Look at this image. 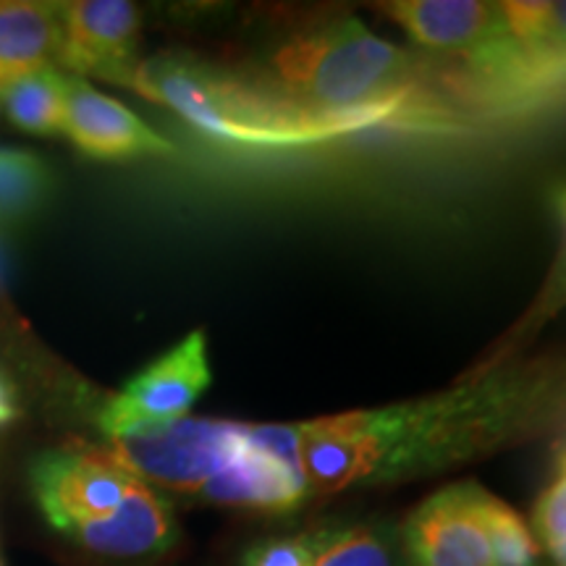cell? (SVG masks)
Returning <instances> with one entry per match:
<instances>
[{
  "label": "cell",
  "mask_w": 566,
  "mask_h": 566,
  "mask_svg": "<svg viewBox=\"0 0 566 566\" xmlns=\"http://www.w3.org/2000/svg\"><path fill=\"white\" fill-rule=\"evenodd\" d=\"M554 409V380L506 367L428 399L300 424L302 470L315 493L412 478L530 433Z\"/></svg>",
  "instance_id": "cell-1"
},
{
  "label": "cell",
  "mask_w": 566,
  "mask_h": 566,
  "mask_svg": "<svg viewBox=\"0 0 566 566\" xmlns=\"http://www.w3.org/2000/svg\"><path fill=\"white\" fill-rule=\"evenodd\" d=\"M59 48V3L0 0V87L34 69L55 66Z\"/></svg>",
  "instance_id": "cell-12"
},
{
  "label": "cell",
  "mask_w": 566,
  "mask_h": 566,
  "mask_svg": "<svg viewBox=\"0 0 566 566\" xmlns=\"http://www.w3.org/2000/svg\"><path fill=\"white\" fill-rule=\"evenodd\" d=\"M480 522H483L493 566H535L541 548L522 516L483 488L480 493Z\"/></svg>",
  "instance_id": "cell-17"
},
{
  "label": "cell",
  "mask_w": 566,
  "mask_h": 566,
  "mask_svg": "<svg viewBox=\"0 0 566 566\" xmlns=\"http://www.w3.org/2000/svg\"><path fill=\"white\" fill-rule=\"evenodd\" d=\"M535 543L543 548L554 566H566V478L564 470L537 495L533 509Z\"/></svg>",
  "instance_id": "cell-18"
},
{
  "label": "cell",
  "mask_w": 566,
  "mask_h": 566,
  "mask_svg": "<svg viewBox=\"0 0 566 566\" xmlns=\"http://www.w3.org/2000/svg\"><path fill=\"white\" fill-rule=\"evenodd\" d=\"M478 483H457L430 495L405 527L412 566H493L480 522Z\"/></svg>",
  "instance_id": "cell-8"
},
{
  "label": "cell",
  "mask_w": 566,
  "mask_h": 566,
  "mask_svg": "<svg viewBox=\"0 0 566 566\" xmlns=\"http://www.w3.org/2000/svg\"><path fill=\"white\" fill-rule=\"evenodd\" d=\"M242 443L244 424L181 417L166 428L113 438L108 454L142 483L200 493Z\"/></svg>",
  "instance_id": "cell-4"
},
{
  "label": "cell",
  "mask_w": 566,
  "mask_h": 566,
  "mask_svg": "<svg viewBox=\"0 0 566 566\" xmlns=\"http://www.w3.org/2000/svg\"><path fill=\"white\" fill-rule=\"evenodd\" d=\"M53 189V174L40 155L0 150V223H19L42 210Z\"/></svg>",
  "instance_id": "cell-14"
},
{
  "label": "cell",
  "mask_w": 566,
  "mask_h": 566,
  "mask_svg": "<svg viewBox=\"0 0 566 566\" xmlns=\"http://www.w3.org/2000/svg\"><path fill=\"white\" fill-rule=\"evenodd\" d=\"M417 82L415 61L401 48L344 17L279 48L268 87L294 108L367 129L405 113L420 116L412 95Z\"/></svg>",
  "instance_id": "cell-2"
},
{
  "label": "cell",
  "mask_w": 566,
  "mask_h": 566,
  "mask_svg": "<svg viewBox=\"0 0 566 566\" xmlns=\"http://www.w3.org/2000/svg\"><path fill=\"white\" fill-rule=\"evenodd\" d=\"M13 415H17V405H13V394H11V388L6 386V380L0 378V424L13 420Z\"/></svg>",
  "instance_id": "cell-20"
},
{
  "label": "cell",
  "mask_w": 566,
  "mask_h": 566,
  "mask_svg": "<svg viewBox=\"0 0 566 566\" xmlns=\"http://www.w3.org/2000/svg\"><path fill=\"white\" fill-rule=\"evenodd\" d=\"M247 430V424H244ZM216 504L250 506L263 512H292L307 499V480L286 464L247 441L221 472H216L200 491Z\"/></svg>",
  "instance_id": "cell-11"
},
{
  "label": "cell",
  "mask_w": 566,
  "mask_h": 566,
  "mask_svg": "<svg viewBox=\"0 0 566 566\" xmlns=\"http://www.w3.org/2000/svg\"><path fill=\"white\" fill-rule=\"evenodd\" d=\"M307 537L313 566H399L394 537L384 527H331Z\"/></svg>",
  "instance_id": "cell-15"
},
{
  "label": "cell",
  "mask_w": 566,
  "mask_h": 566,
  "mask_svg": "<svg viewBox=\"0 0 566 566\" xmlns=\"http://www.w3.org/2000/svg\"><path fill=\"white\" fill-rule=\"evenodd\" d=\"M69 537L92 554L142 558L171 548L179 537V527H176L171 501L139 480L118 512L95 525L80 527Z\"/></svg>",
  "instance_id": "cell-10"
},
{
  "label": "cell",
  "mask_w": 566,
  "mask_h": 566,
  "mask_svg": "<svg viewBox=\"0 0 566 566\" xmlns=\"http://www.w3.org/2000/svg\"><path fill=\"white\" fill-rule=\"evenodd\" d=\"M509 32L537 63L564 74V3H501Z\"/></svg>",
  "instance_id": "cell-16"
},
{
  "label": "cell",
  "mask_w": 566,
  "mask_h": 566,
  "mask_svg": "<svg viewBox=\"0 0 566 566\" xmlns=\"http://www.w3.org/2000/svg\"><path fill=\"white\" fill-rule=\"evenodd\" d=\"M242 566H313L310 537H273L244 554Z\"/></svg>",
  "instance_id": "cell-19"
},
{
  "label": "cell",
  "mask_w": 566,
  "mask_h": 566,
  "mask_svg": "<svg viewBox=\"0 0 566 566\" xmlns=\"http://www.w3.org/2000/svg\"><path fill=\"white\" fill-rule=\"evenodd\" d=\"M61 11V69L116 84L134 63L139 9L126 0H71Z\"/></svg>",
  "instance_id": "cell-7"
},
{
  "label": "cell",
  "mask_w": 566,
  "mask_h": 566,
  "mask_svg": "<svg viewBox=\"0 0 566 566\" xmlns=\"http://www.w3.org/2000/svg\"><path fill=\"white\" fill-rule=\"evenodd\" d=\"M69 105V76L59 66H42L0 87V108L21 132L53 137L63 134Z\"/></svg>",
  "instance_id": "cell-13"
},
{
  "label": "cell",
  "mask_w": 566,
  "mask_h": 566,
  "mask_svg": "<svg viewBox=\"0 0 566 566\" xmlns=\"http://www.w3.org/2000/svg\"><path fill=\"white\" fill-rule=\"evenodd\" d=\"M63 137H69L84 155L97 160H129L142 155L174 153L171 142L150 129L137 113L76 76H69Z\"/></svg>",
  "instance_id": "cell-9"
},
{
  "label": "cell",
  "mask_w": 566,
  "mask_h": 566,
  "mask_svg": "<svg viewBox=\"0 0 566 566\" xmlns=\"http://www.w3.org/2000/svg\"><path fill=\"white\" fill-rule=\"evenodd\" d=\"M116 84L179 113L197 132L250 147H292L344 137L363 126L294 108L268 87H252L179 59L137 61Z\"/></svg>",
  "instance_id": "cell-3"
},
{
  "label": "cell",
  "mask_w": 566,
  "mask_h": 566,
  "mask_svg": "<svg viewBox=\"0 0 566 566\" xmlns=\"http://www.w3.org/2000/svg\"><path fill=\"white\" fill-rule=\"evenodd\" d=\"M34 499L45 520L63 535L118 512L139 478L97 449H53L34 459Z\"/></svg>",
  "instance_id": "cell-5"
},
{
  "label": "cell",
  "mask_w": 566,
  "mask_h": 566,
  "mask_svg": "<svg viewBox=\"0 0 566 566\" xmlns=\"http://www.w3.org/2000/svg\"><path fill=\"white\" fill-rule=\"evenodd\" d=\"M210 384L208 338L202 331H192L158 363L132 378L122 394L113 396L97 422L108 441L166 428L187 417Z\"/></svg>",
  "instance_id": "cell-6"
}]
</instances>
